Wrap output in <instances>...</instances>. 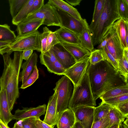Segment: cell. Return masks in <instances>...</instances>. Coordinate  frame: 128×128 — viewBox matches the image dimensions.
I'll return each mask as SVG.
<instances>
[{"label": "cell", "mask_w": 128, "mask_h": 128, "mask_svg": "<svg viewBox=\"0 0 128 128\" xmlns=\"http://www.w3.org/2000/svg\"><path fill=\"white\" fill-rule=\"evenodd\" d=\"M60 43L72 55L76 62L89 56L90 55V52L80 45L64 43Z\"/></svg>", "instance_id": "obj_21"}, {"label": "cell", "mask_w": 128, "mask_h": 128, "mask_svg": "<svg viewBox=\"0 0 128 128\" xmlns=\"http://www.w3.org/2000/svg\"><path fill=\"white\" fill-rule=\"evenodd\" d=\"M72 128H84L79 121H76Z\"/></svg>", "instance_id": "obj_50"}, {"label": "cell", "mask_w": 128, "mask_h": 128, "mask_svg": "<svg viewBox=\"0 0 128 128\" xmlns=\"http://www.w3.org/2000/svg\"><path fill=\"white\" fill-rule=\"evenodd\" d=\"M105 46L118 62L122 57L124 48L113 25L104 37L102 42L97 48L99 49Z\"/></svg>", "instance_id": "obj_7"}, {"label": "cell", "mask_w": 128, "mask_h": 128, "mask_svg": "<svg viewBox=\"0 0 128 128\" xmlns=\"http://www.w3.org/2000/svg\"><path fill=\"white\" fill-rule=\"evenodd\" d=\"M67 2L72 6L79 5L82 0H66Z\"/></svg>", "instance_id": "obj_47"}, {"label": "cell", "mask_w": 128, "mask_h": 128, "mask_svg": "<svg viewBox=\"0 0 128 128\" xmlns=\"http://www.w3.org/2000/svg\"><path fill=\"white\" fill-rule=\"evenodd\" d=\"M40 62L48 68L57 60L53 52L52 49L40 55Z\"/></svg>", "instance_id": "obj_30"}, {"label": "cell", "mask_w": 128, "mask_h": 128, "mask_svg": "<svg viewBox=\"0 0 128 128\" xmlns=\"http://www.w3.org/2000/svg\"><path fill=\"white\" fill-rule=\"evenodd\" d=\"M90 56L76 62L66 70L62 75L67 76L73 83L74 87L80 81L85 74L89 62Z\"/></svg>", "instance_id": "obj_10"}, {"label": "cell", "mask_w": 128, "mask_h": 128, "mask_svg": "<svg viewBox=\"0 0 128 128\" xmlns=\"http://www.w3.org/2000/svg\"><path fill=\"white\" fill-rule=\"evenodd\" d=\"M48 1L56 9L65 12L79 20H83L77 10L62 0H49Z\"/></svg>", "instance_id": "obj_20"}, {"label": "cell", "mask_w": 128, "mask_h": 128, "mask_svg": "<svg viewBox=\"0 0 128 128\" xmlns=\"http://www.w3.org/2000/svg\"><path fill=\"white\" fill-rule=\"evenodd\" d=\"M104 60L102 52L100 49L94 50L90 52L89 62L92 65H94Z\"/></svg>", "instance_id": "obj_37"}, {"label": "cell", "mask_w": 128, "mask_h": 128, "mask_svg": "<svg viewBox=\"0 0 128 128\" xmlns=\"http://www.w3.org/2000/svg\"><path fill=\"white\" fill-rule=\"evenodd\" d=\"M52 50L57 60L66 70L76 62L72 55L60 43L55 45Z\"/></svg>", "instance_id": "obj_13"}, {"label": "cell", "mask_w": 128, "mask_h": 128, "mask_svg": "<svg viewBox=\"0 0 128 128\" xmlns=\"http://www.w3.org/2000/svg\"><path fill=\"white\" fill-rule=\"evenodd\" d=\"M40 124L42 128H54L53 126H50L44 122L40 118H38Z\"/></svg>", "instance_id": "obj_48"}, {"label": "cell", "mask_w": 128, "mask_h": 128, "mask_svg": "<svg viewBox=\"0 0 128 128\" xmlns=\"http://www.w3.org/2000/svg\"><path fill=\"white\" fill-rule=\"evenodd\" d=\"M12 42L0 41V54L12 52L10 49V46Z\"/></svg>", "instance_id": "obj_44"}, {"label": "cell", "mask_w": 128, "mask_h": 128, "mask_svg": "<svg viewBox=\"0 0 128 128\" xmlns=\"http://www.w3.org/2000/svg\"><path fill=\"white\" fill-rule=\"evenodd\" d=\"M104 60L108 62L114 68L118 70V62L109 52L106 46L99 49Z\"/></svg>", "instance_id": "obj_35"}, {"label": "cell", "mask_w": 128, "mask_h": 128, "mask_svg": "<svg viewBox=\"0 0 128 128\" xmlns=\"http://www.w3.org/2000/svg\"><path fill=\"white\" fill-rule=\"evenodd\" d=\"M38 118H35L34 122L35 126L36 128H42L38 120Z\"/></svg>", "instance_id": "obj_52"}, {"label": "cell", "mask_w": 128, "mask_h": 128, "mask_svg": "<svg viewBox=\"0 0 128 128\" xmlns=\"http://www.w3.org/2000/svg\"><path fill=\"white\" fill-rule=\"evenodd\" d=\"M46 107V105L44 104L35 108H25L22 110L18 109L13 115L12 119L20 121L32 117L40 118L45 114Z\"/></svg>", "instance_id": "obj_12"}, {"label": "cell", "mask_w": 128, "mask_h": 128, "mask_svg": "<svg viewBox=\"0 0 128 128\" xmlns=\"http://www.w3.org/2000/svg\"><path fill=\"white\" fill-rule=\"evenodd\" d=\"M123 56L128 60V48H124L123 50Z\"/></svg>", "instance_id": "obj_51"}, {"label": "cell", "mask_w": 128, "mask_h": 128, "mask_svg": "<svg viewBox=\"0 0 128 128\" xmlns=\"http://www.w3.org/2000/svg\"><path fill=\"white\" fill-rule=\"evenodd\" d=\"M117 0H105L102 14L95 27L90 33L94 46L99 45L114 23L120 18Z\"/></svg>", "instance_id": "obj_3"}, {"label": "cell", "mask_w": 128, "mask_h": 128, "mask_svg": "<svg viewBox=\"0 0 128 128\" xmlns=\"http://www.w3.org/2000/svg\"><path fill=\"white\" fill-rule=\"evenodd\" d=\"M88 69L92 91L96 101L108 90L128 84L118 70L105 60L94 65L89 62Z\"/></svg>", "instance_id": "obj_1"}, {"label": "cell", "mask_w": 128, "mask_h": 128, "mask_svg": "<svg viewBox=\"0 0 128 128\" xmlns=\"http://www.w3.org/2000/svg\"><path fill=\"white\" fill-rule=\"evenodd\" d=\"M71 82L69 78L64 76L56 83V86L53 89V90L57 93L56 113L57 120L60 114L68 108L72 88Z\"/></svg>", "instance_id": "obj_5"}, {"label": "cell", "mask_w": 128, "mask_h": 128, "mask_svg": "<svg viewBox=\"0 0 128 128\" xmlns=\"http://www.w3.org/2000/svg\"><path fill=\"white\" fill-rule=\"evenodd\" d=\"M94 106H83L72 109L76 121H79L84 128H91L94 122Z\"/></svg>", "instance_id": "obj_11"}, {"label": "cell", "mask_w": 128, "mask_h": 128, "mask_svg": "<svg viewBox=\"0 0 128 128\" xmlns=\"http://www.w3.org/2000/svg\"><path fill=\"white\" fill-rule=\"evenodd\" d=\"M108 116L93 122L91 128H108L111 126Z\"/></svg>", "instance_id": "obj_41"}, {"label": "cell", "mask_w": 128, "mask_h": 128, "mask_svg": "<svg viewBox=\"0 0 128 128\" xmlns=\"http://www.w3.org/2000/svg\"><path fill=\"white\" fill-rule=\"evenodd\" d=\"M27 0H8L10 13L12 19L17 15Z\"/></svg>", "instance_id": "obj_32"}, {"label": "cell", "mask_w": 128, "mask_h": 128, "mask_svg": "<svg viewBox=\"0 0 128 128\" xmlns=\"http://www.w3.org/2000/svg\"><path fill=\"white\" fill-rule=\"evenodd\" d=\"M113 25L116 29L123 47L124 49L127 48L125 40L126 21L120 18L115 22Z\"/></svg>", "instance_id": "obj_27"}, {"label": "cell", "mask_w": 128, "mask_h": 128, "mask_svg": "<svg viewBox=\"0 0 128 128\" xmlns=\"http://www.w3.org/2000/svg\"><path fill=\"white\" fill-rule=\"evenodd\" d=\"M56 10L61 27L68 30L78 35L86 30L89 29V25L86 19H83L82 20H79L65 12L57 9Z\"/></svg>", "instance_id": "obj_9"}, {"label": "cell", "mask_w": 128, "mask_h": 128, "mask_svg": "<svg viewBox=\"0 0 128 128\" xmlns=\"http://www.w3.org/2000/svg\"><path fill=\"white\" fill-rule=\"evenodd\" d=\"M35 117L25 119L20 122L21 126L24 128H36L35 124Z\"/></svg>", "instance_id": "obj_43"}, {"label": "cell", "mask_w": 128, "mask_h": 128, "mask_svg": "<svg viewBox=\"0 0 128 128\" xmlns=\"http://www.w3.org/2000/svg\"><path fill=\"white\" fill-rule=\"evenodd\" d=\"M108 116L111 126L119 125L122 123L126 118H128L124 115L116 108L113 106L110 110Z\"/></svg>", "instance_id": "obj_29"}, {"label": "cell", "mask_w": 128, "mask_h": 128, "mask_svg": "<svg viewBox=\"0 0 128 128\" xmlns=\"http://www.w3.org/2000/svg\"><path fill=\"white\" fill-rule=\"evenodd\" d=\"M128 21H126L125 40L127 48H128Z\"/></svg>", "instance_id": "obj_49"}, {"label": "cell", "mask_w": 128, "mask_h": 128, "mask_svg": "<svg viewBox=\"0 0 128 128\" xmlns=\"http://www.w3.org/2000/svg\"><path fill=\"white\" fill-rule=\"evenodd\" d=\"M42 33L40 34V38L41 44V53L43 54L46 52V44L47 38L48 35L51 32L46 27L43 28Z\"/></svg>", "instance_id": "obj_38"}, {"label": "cell", "mask_w": 128, "mask_h": 128, "mask_svg": "<svg viewBox=\"0 0 128 128\" xmlns=\"http://www.w3.org/2000/svg\"><path fill=\"white\" fill-rule=\"evenodd\" d=\"M76 121L72 110L68 108L63 111L58 118L57 128H72Z\"/></svg>", "instance_id": "obj_19"}, {"label": "cell", "mask_w": 128, "mask_h": 128, "mask_svg": "<svg viewBox=\"0 0 128 128\" xmlns=\"http://www.w3.org/2000/svg\"><path fill=\"white\" fill-rule=\"evenodd\" d=\"M11 53L8 52L2 55L4 68L0 78V89H4L6 90L11 111L20 96L19 77L23 60L22 52L14 51L13 59L10 56Z\"/></svg>", "instance_id": "obj_2"}, {"label": "cell", "mask_w": 128, "mask_h": 128, "mask_svg": "<svg viewBox=\"0 0 128 128\" xmlns=\"http://www.w3.org/2000/svg\"></svg>", "instance_id": "obj_59"}, {"label": "cell", "mask_w": 128, "mask_h": 128, "mask_svg": "<svg viewBox=\"0 0 128 128\" xmlns=\"http://www.w3.org/2000/svg\"><path fill=\"white\" fill-rule=\"evenodd\" d=\"M112 106L102 101L98 106L95 107L94 110V122L108 116L110 110Z\"/></svg>", "instance_id": "obj_25"}, {"label": "cell", "mask_w": 128, "mask_h": 128, "mask_svg": "<svg viewBox=\"0 0 128 128\" xmlns=\"http://www.w3.org/2000/svg\"><path fill=\"white\" fill-rule=\"evenodd\" d=\"M117 6L120 18L128 21V0H117Z\"/></svg>", "instance_id": "obj_31"}, {"label": "cell", "mask_w": 128, "mask_h": 128, "mask_svg": "<svg viewBox=\"0 0 128 128\" xmlns=\"http://www.w3.org/2000/svg\"><path fill=\"white\" fill-rule=\"evenodd\" d=\"M12 128H24L21 125L20 123L18 122H16L14 124V126Z\"/></svg>", "instance_id": "obj_54"}, {"label": "cell", "mask_w": 128, "mask_h": 128, "mask_svg": "<svg viewBox=\"0 0 128 128\" xmlns=\"http://www.w3.org/2000/svg\"><path fill=\"white\" fill-rule=\"evenodd\" d=\"M115 108L124 115L128 117V101L121 103Z\"/></svg>", "instance_id": "obj_45"}, {"label": "cell", "mask_w": 128, "mask_h": 128, "mask_svg": "<svg viewBox=\"0 0 128 128\" xmlns=\"http://www.w3.org/2000/svg\"></svg>", "instance_id": "obj_58"}, {"label": "cell", "mask_w": 128, "mask_h": 128, "mask_svg": "<svg viewBox=\"0 0 128 128\" xmlns=\"http://www.w3.org/2000/svg\"><path fill=\"white\" fill-rule=\"evenodd\" d=\"M40 34L37 30L16 39L10 46L11 51L12 52L16 51L23 52L25 50H30L41 52Z\"/></svg>", "instance_id": "obj_8"}, {"label": "cell", "mask_w": 128, "mask_h": 128, "mask_svg": "<svg viewBox=\"0 0 128 128\" xmlns=\"http://www.w3.org/2000/svg\"><path fill=\"white\" fill-rule=\"evenodd\" d=\"M102 101L112 106L115 107L121 103L128 101V93Z\"/></svg>", "instance_id": "obj_33"}, {"label": "cell", "mask_w": 128, "mask_h": 128, "mask_svg": "<svg viewBox=\"0 0 128 128\" xmlns=\"http://www.w3.org/2000/svg\"><path fill=\"white\" fill-rule=\"evenodd\" d=\"M0 128H10L2 122L0 120Z\"/></svg>", "instance_id": "obj_53"}, {"label": "cell", "mask_w": 128, "mask_h": 128, "mask_svg": "<svg viewBox=\"0 0 128 128\" xmlns=\"http://www.w3.org/2000/svg\"><path fill=\"white\" fill-rule=\"evenodd\" d=\"M44 19H37L28 22H22L17 26V36L16 39L32 33L37 30L43 24Z\"/></svg>", "instance_id": "obj_16"}, {"label": "cell", "mask_w": 128, "mask_h": 128, "mask_svg": "<svg viewBox=\"0 0 128 128\" xmlns=\"http://www.w3.org/2000/svg\"><path fill=\"white\" fill-rule=\"evenodd\" d=\"M47 70L50 72L59 75H62L66 70L57 60Z\"/></svg>", "instance_id": "obj_40"}, {"label": "cell", "mask_w": 128, "mask_h": 128, "mask_svg": "<svg viewBox=\"0 0 128 128\" xmlns=\"http://www.w3.org/2000/svg\"><path fill=\"white\" fill-rule=\"evenodd\" d=\"M6 92L4 89L0 90V120L7 125L12 120Z\"/></svg>", "instance_id": "obj_15"}, {"label": "cell", "mask_w": 128, "mask_h": 128, "mask_svg": "<svg viewBox=\"0 0 128 128\" xmlns=\"http://www.w3.org/2000/svg\"><path fill=\"white\" fill-rule=\"evenodd\" d=\"M80 46L90 52L94 49L92 39L89 29L84 31L82 34L78 35Z\"/></svg>", "instance_id": "obj_28"}, {"label": "cell", "mask_w": 128, "mask_h": 128, "mask_svg": "<svg viewBox=\"0 0 128 128\" xmlns=\"http://www.w3.org/2000/svg\"><path fill=\"white\" fill-rule=\"evenodd\" d=\"M118 70L120 74L124 78L128 83V60L123 56L118 61Z\"/></svg>", "instance_id": "obj_34"}, {"label": "cell", "mask_w": 128, "mask_h": 128, "mask_svg": "<svg viewBox=\"0 0 128 128\" xmlns=\"http://www.w3.org/2000/svg\"><path fill=\"white\" fill-rule=\"evenodd\" d=\"M54 94L50 98L46 110V113L43 121L51 126L56 125V117L57 93L55 91Z\"/></svg>", "instance_id": "obj_14"}, {"label": "cell", "mask_w": 128, "mask_h": 128, "mask_svg": "<svg viewBox=\"0 0 128 128\" xmlns=\"http://www.w3.org/2000/svg\"><path fill=\"white\" fill-rule=\"evenodd\" d=\"M92 91L88 68L79 82L74 87L69 100L68 108L73 109L83 106H94L96 105Z\"/></svg>", "instance_id": "obj_4"}, {"label": "cell", "mask_w": 128, "mask_h": 128, "mask_svg": "<svg viewBox=\"0 0 128 128\" xmlns=\"http://www.w3.org/2000/svg\"><path fill=\"white\" fill-rule=\"evenodd\" d=\"M128 93V84L109 90L100 97L102 100L106 99Z\"/></svg>", "instance_id": "obj_23"}, {"label": "cell", "mask_w": 128, "mask_h": 128, "mask_svg": "<svg viewBox=\"0 0 128 128\" xmlns=\"http://www.w3.org/2000/svg\"><path fill=\"white\" fill-rule=\"evenodd\" d=\"M105 0H96L92 19L90 24L89 26L90 33L93 30L100 17L103 10Z\"/></svg>", "instance_id": "obj_22"}, {"label": "cell", "mask_w": 128, "mask_h": 128, "mask_svg": "<svg viewBox=\"0 0 128 128\" xmlns=\"http://www.w3.org/2000/svg\"><path fill=\"white\" fill-rule=\"evenodd\" d=\"M38 70L36 66H35L32 73L25 82L22 84L20 88L24 89L30 86L38 78Z\"/></svg>", "instance_id": "obj_36"}, {"label": "cell", "mask_w": 128, "mask_h": 128, "mask_svg": "<svg viewBox=\"0 0 128 128\" xmlns=\"http://www.w3.org/2000/svg\"><path fill=\"white\" fill-rule=\"evenodd\" d=\"M44 20L43 24L61 27L56 9L48 1L38 11L28 16L22 22H28L37 19Z\"/></svg>", "instance_id": "obj_6"}, {"label": "cell", "mask_w": 128, "mask_h": 128, "mask_svg": "<svg viewBox=\"0 0 128 128\" xmlns=\"http://www.w3.org/2000/svg\"><path fill=\"white\" fill-rule=\"evenodd\" d=\"M34 0H27L17 15L12 19L13 24L17 26L28 16L30 10Z\"/></svg>", "instance_id": "obj_24"}, {"label": "cell", "mask_w": 128, "mask_h": 128, "mask_svg": "<svg viewBox=\"0 0 128 128\" xmlns=\"http://www.w3.org/2000/svg\"><path fill=\"white\" fill-rule=\"evenodd\" d=\"M128 126L122 123L119 125L118 128H128Z\"/></svg>", "instance_id": "obj_55"}, {"label": "cell", "mask_w": 128, "mask_h": 128, "mask_svg": "<svg viewBox=\"0 0 128 128\" xmlns=\"http://www.w3.org/2000/svg\"><path fill=\"white\" fill-rule=\"evenodd\" d=\"M54 32L60 43L80 45L78 35L68 30L61 27Z\"/></svg>", "instance_id": "obj_18"}, {"label": "cell", "mask_w": 128, "mask_h": 128, "mask_svg": "<svg viewBox=\"0 0 128 128\" xmlns=\"http://www.w3.org/2000/svg\"><path fill=\"white\" fill-rule=\"evenodd\" d=\"M60 43L54 32L52 31L47 38L46 52L52 49L55 45Z\"/></svg>", "instance_id": "obj_39"}, {"label": "cell", "mask_w": 128, "mask_h": 128, "mask_svg": "<svg viewBox=\"0 0 128 128\" xmlns=\"http://www.w3.org/2000/svg\"><path fill=\"white\" fill-rule=\"evenodd\" d=\"M16 36L8 24H0V41L12 42L15 40Z\"/></svg>", "instance_id": "obj_26"}, {"label": "cell", "mask_w": 128, "mask_h": 128, "mask_svg": "<svg viewBox=\"0 0 128 128\" xmlns=\"http://www.w3.org/2000/svg\"><path fill=\"white\" fill-rule=\"evenodd\" d=\"M38 58L37 54L34 52L29 58L22 64V71L20 72L19 82H22V84L26 81L32 73L35 66H36Z\"/></svg>", "instance_id": "obj_17"}, {"label": "cell", "mask_w": 128, "mask_h": 128, "mask_svg": "<svg viewBox=\"0 0 128 128\" xmlns=\"http://www.w3.org/2000/svg\"><path fill=\"white\" fill-rule=\"evenodd\" d=\"M119 125L114 124L112 126L109 128H118Z\"/></svg>", "instance_id": "obj_56"}, {"label": "cell", "mask_w": 128, "mask_h": 128, "mask_svg": "<svg viewBox=\"0 0 128 128\" xmlns=\"http://www.w3.org/2000/svg\"><path fill=\"white\" fill-rule=\"evenodd\" d=\"M44 0H34L30 8L28 16L32 14L39 10L44 4Z\"/></svg>", "instance_id": "obj_42"}, {"label": "cell", "mask_w": 128, "mask_h": 128, "mask_svg": "<svg viewBox=\"0 0 128 128\" xmlns=\"http://www.w3.org/2000/svg\"><path fill=\"white\" fill-rule=\"evenodd\" d=\"M128 118H126V120H124V121L123 122L124 124H125L127 125H128Z\"/></svg>", "instance_id": "obj_57"}, {"label": "cell", "mask_w": 128, "mask_h": 128, "mask_svg": "<svg viewBox=\"0 0 128 128\" xmlns=\"http://www.w3.org/2000/svg\"><path fill=\"white\" fill-rule=\"evenodd\" d=\"M33 51L30 50H25L23 51L22 55L23 60H27L32 54Z\"/></svg>", "instance_id": "obj_46"}]
</instances>
